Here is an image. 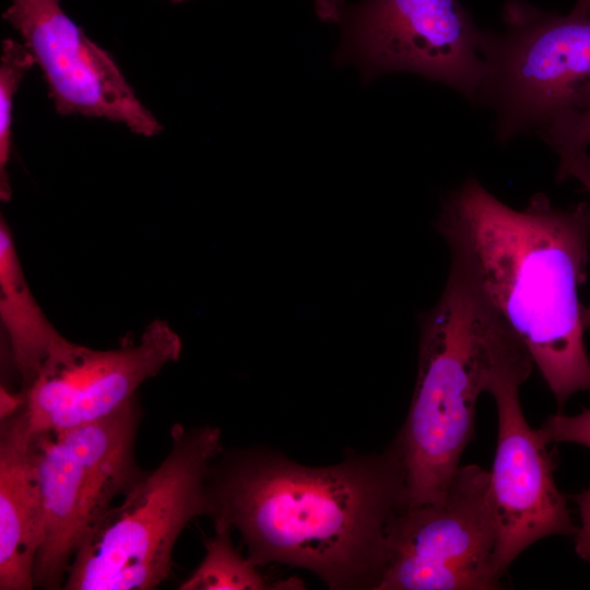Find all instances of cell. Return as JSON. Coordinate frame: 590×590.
Instances as JSON below:
<instances>
[{"instance_id": "ba28073f", "label": "cell", "mask_w": 590, "mask_h": 590, "mask_svg": "<svg viewBox=\"0 0 590 590\" xmlns=\"http://www.w3.org/2000/svg\"><path fill=\"white\" fill-rule=\"evenodd\" d=\"M496 545L489 471L460 465L438 502L394 516L376 590L497 589Z\"/></svg>"}, {"instance_id": "8992f818", "label": "cell", "mask_w": 590, "mask_h": 590, "mask_svg": "<svg viewBox=\"0 0 590 590\" xmlns=\"http://www.w3.org/2000/svg\"><path fill=\"white\" fill-rule=\"evenodd\" d=\"M503 33L484 31L486 74L477 101L494 108L507 141L590 107V10L567 15L508 2Z\"/></svg>"}, {"instance_id": "5b68a950", "label": "cell", "mask_w": 590, "mask_h": 590, "mask_svg": "<svg viewBox=\"0 0 590 590\" xmlns=\"http://www.w3.org/2000/svg\"><path fill=\"white\" fill-rule=\"evenodd\" d=\"M142 412L137 398L99 421L33 433V453L44 504V539L34 586L61 589L83 541L143 474L135 461Z\"/></svg>"}, {"instance_id": "5bb4252c", "label": "cell", "mask_w": 590, "mask_h": 590, "mask_svg": "<svg viewBox=\"0 0 590 590\" xmlns=\"http://www.w3.org/2000/svg\"><path fill=\"white\" fill-rule=\"evenodd\" d=\"M214 535L204 542L205 554L192 574L179 586L180 590H263L302 589L303 582L286 580L270 583L250 558L244 557L232 542L233 528L215 519Z\"/></svg>"}, {"instance_id": "d6986e66", "label": "cell", "mask_w": 590, "mask_h": 590, "mask_svg": "<svg viewBox=\"0 0 590 590\" xmlns=\"http://www.w3.org/2000/svg\"><path fill=\"white\" fill-rule=\"evenodd\" d=\"M574 500L581 517V527L576 532L575 551L579 557L590 562V487L576 495Z\"/></svg>"}, {"instance_id": "ffe728a7", "label": "cell", "mask_w": 590, "mask_h": 590, "mask_svg": "<svg viewBox=\"0 0 590 590\" xmlns=\"http://www.w3.org/2000/svg\"><path fill=\"white\" fill-rule=\"evenodd\" d=\"M25 402L26 400L23 392L14 394L2 386L0 393V420L13 415L25 404Z\"/></svg>"}, {"instance_id": "7a4b0ae2", "label": "cell", "mask_w": 590, "mask_h": 590, "mask_svg": "<svg viewBox=\"0 0 590 590\" xmlns=\"http://www.w3.org/2000/svg\"><path fill=\"white\" fill-rule=\"evenodd\" d=\"M435 226L450 248V272L526 345L557 404L590 391L578 298L590 205L560 209L538 193L517 211L469 178L444 200Z\"/></svg>"}, {"instance_id": "7402d4cb", "label": "cell", "mask_w": 590, "mask_h": 590, "mask_svg": "<svg viewBox=\"0 0 590 590\" xmlns=\"http://www.w3.org/2000/svg\"><path fill=\"white\" fill-rule=\"evenodd\" d=\"M170 1L174 2V3H178V2H182L185 0H170Z\"/></svg>"}, {"instance_id": "4fadbf2b", "label": "cell", "mask_w": 590, "mask_h": 590, "mask_svg": "<svg viewBox=\"0 0 590 590\" xmlns=\"http://www.w3.org/2000/svg\"><path fill=\"white\" fill-rule=\"evenodd\" d=\"M0 317L25 389L61 335L31 292L12 232L3 216L0 219Z\"/></svg>"}, {"instance_id": "52a82bcc", "label": "cell", "mask_w": 590, "mask_h": 590, "mask_svg": "<svg viewBox=\"0 0 590 590\" xmlns=\"http://www.w3.org/2000/svg\"><path fill=\"white\" fill-rule=\"evenodd\" d=\"M315 9L342 28L335 64H355L365 83L405 71L479 99L486 74L484 31L458 0H316Z\"/></svg>"}, {"instance_id": "2e32d148", "label": "cell", "mask_w": 590, "mask_h": 590, "mask_svg": "<svg viewBox=\"0 0 590 590\" xmlns=\"http://www.w3.org/2000/svg\"><path fill=\"white\" fill-rule=\"evenodd\" d=\"M540 134L559 155V161L586 151L590 144V107L553 123Z\"/></svg>"}, {"instance_id": "8fae6325", "label": "cell", "mask_w": 590, "mask_h": 590, "mask_svg": "<svg viewBox=\"0 0 590 590\" xmlns=\"http://www.w3.org/2000/svg\"><path fill=\"white\" fill-rule=\"evenodd\" d=\"M528 378L508 374L488 390L498 420L489 491L497 526L496 562L503 575L531 544L550 535L576 534L578 529L555 484L548 444L523 415L519 388Z\"/></svg>"}, {"instance_id": "277c9868", "label": "cell", "mask_w": 590, "mask_h": 590, "mask_svg": "<svg viewBox=\"0 0 590 590\" xmlns=\"http://www.w3.org/2000/svg\"><path fill=\"white\" fill-rule=\"evenodd\" d=\"M170 449L111 506L78 550L64 590H151L173 568V551L188 523L211 517L209 471L223 450L211 425L170 432Z\"/></svg>"}, {"instance_id": "9a60e30c", "label": "cell", "mask_w": 590, "mask_h": 590, "mask_svg": "<svg viewBox=\"0 0 590 590\" xmlns=\"http://www.w3.org/2000/svg\"><path fill=\"white\" fill-rule=\"evenodd\" d=\"M35 61L27 48L11 38L2 42L0 58V197L9 201L11 187L7 166L11 150L13 97Z\"/></svg>"}, {"instance_id": "30bf717a", "label": "cell", "mask_w": 590, "mask_h": 590, "mask_svg": "<svg viewBox=\"0 0 590 590\" xmlns=\"http://www.w3.org/2000/svg\"><path fill=\"white\" fill-rule=\"evenodd\" d=\"M2 16L42 70L57 113L105 118L145 137L161 132L111 55L66 14L60 0H12Z\"/></svg>"}, {"instance_id": "7c38bea8", "label": "cell", "mask_w": 590, "mask_h": 590, "mask_svg": "<svg viewBox=\"0 0 590 590\" xmlns=\"http://www.w3.org/2000/svg\"><path fill=\"white\" fill-rule=\"evenodd\" d=\"M44 504L25 404L0 424V589L31 590Z\"/></svg>"}, {"instance_id": "44dd1931", "label": "cell", "mask_w": 590, "mask_h": 590, "mask_svg": "<svg viewBox=\"0 0 590 590\" xmlns=\"http://www.w3.org/2000/svg\"><path fill=\"white\" fill-rule=\"evenodd\" d=\"M574 9L589 11L590 10V0H577Z\"/></svg>"}, {"instance_id": "3957f363", "label": "cell", "mask_w": 590, "mask_h": 590, "mask_svg": "<svg viewBox=\"0 0 590 590\" xmlns=\"http://www.w3.org/2000/svg\"><path fill=\"white\" fill-rule=\"evenodd\" d=\"M420 323L414 393L396 438L408 506L442 497L472 438L479 396L504 373L534 363L520 339L451 272Z\"/></svg>"}, {"instance_id": "ac0fdd59", "label": "cell", "mask_w": 590, "mask_h": 590, "mask_svg": "<svg viewBox=\"0 0 590 590\" xmlns=\"http://www.w3.org/2000/svg\"><path fill=\"white\" fill-rule=\"evenodd\" d=\"M570 177L577 178L590 194V156L586 151L559 161L556 179L563 181ZM582 323L586 330L590 328V306L583 308Z\"/></svg>"}, {"instance_id": "e0dca14e", "label": "cell", "mask_w": 590, "mask_h": 590, "mask_svg": "<svg viewBox=\"0 0 590 590\" xmlns=\"http://www.w3.org/2000/svg\"><path fill=\"white\" fill-rule=\"evenodd\" d=\"M539 429L548 445L574 442L590 449V409L574 416L552 415Z\"/></svg>"}, {"instance_id": "6da1fadb", "label": "cell", "mask_w": 590, "mask_h": 590, "mask_svg": "<svg viewBox=\"0 0 590 590\" xmlns=\"http://www.w3.org/2000/svg\"><path fill=\"white\" fill-rule=\"evenodd\" d=\"M212 520L239 532L257 566L312 571L330 589H374L388 528L406 506L396 439L382 452L307 467L266 448L222 450L208 477Z\"/></svg>"}, {"instance_id": "9c48e42d", "label": "cell", "mask_w": 590, "mask_h": 590, "mask_svg": "<svg viewBox=\"0 0 590 590\" xmlns=\"http://www.w3.org/2000/svg\"><path fill=\"white\" fill-rule=\"evenodd\" d=\"M181 340L170 326L151 322L134 343L94 350L61 337L25 396L31 430L57 432L105 418L135 399L138 388L178 361Z\"/></svg>"}]
</instances>
